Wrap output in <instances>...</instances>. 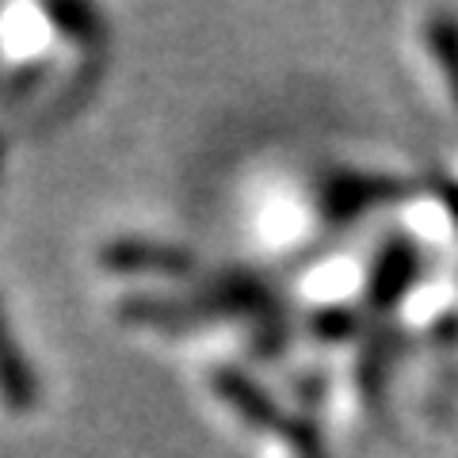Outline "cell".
Here are the masks:
<instances>
[{"mask_svg": "<svg viewBox=\"0 0 458 458\" xmlns=\"http://www.w3.org/2000/svg\"><path fill=\"white\" fill-rule=\"evenodd\" d=\"M210 386H214V394H218L241 420L264 428V432L283 436L286 443H294L298 451H313V447H318V436L310 432V424L286 417V412L276 405V397H267L249 375H241V370H233V367H222V370H214Z\"/></svg>", "mask_w": 458, "mask_h": 458, "instance_id": "1", "label": "cell"}, {"mask_svg": "<svg viewBox=\"0 0 458 458\" xmlns=\"http://www.w3.org/2000/svg\"><path fill=\"white\" fill-rule=\"evenodd\" d=\"M96 264L111 276H149V279H191L195 256L157 237H111L99 245Z\"/></svg>", "mask_w": 458, "mask_h": 458, "instance_id": "2", "label": "cell"}, {"mask_svg": "<svg viewBox=\"0 0 458 458\" xmlns=\"http://www.w3.org/2000/svg\"><path fill=\"white\" fill-rule=\"evenodd\" d=\"M42 397V386L31 360L16 344V333L8 325V313L0 306V401L8 412H35Z\"/></svg>", "mask_w": 458, "mask_h": 458, "instance_id": "3", "label": "cell"}, {"mask_svg": "<svg viewBox=\"0 0 458 458\" xmlns=\"http://www.w3.org/2000/svg\"><path fill=\"white\" fill-rule=\"evenodd\" d=\"M42 12H47V20L54 27V35L69 42V47H81L96 54L104 47V20H99V12L92 0H38Z\"/></svg>", "mask_w": 458, "mask_h": 458, "instance_id": "4", "label": "cell"}]
</instances>
